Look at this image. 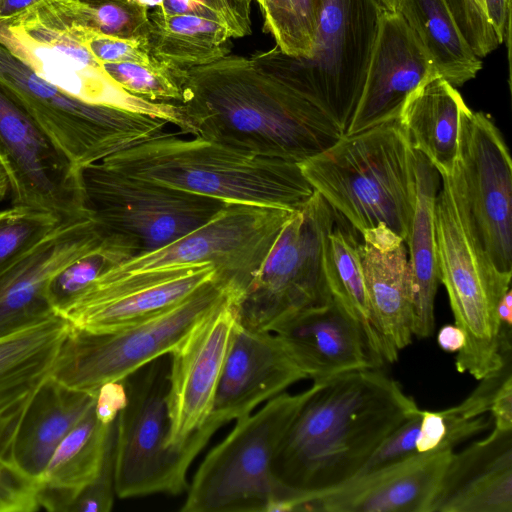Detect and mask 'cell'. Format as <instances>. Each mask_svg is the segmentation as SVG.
<instances>
[{"label":"cell","mask_w":512,"mask_h":512,"mask_svg":"<svg viewBox=\"0 0 512 512\" xmlns=\"http://www.w3.org/2000/svg\"><path fill=\"white\" fill-rule=\"evenodd\" d=\"M314 390L283 392L237 419L198 466L182 512H280L282 490L272 463L299 410Z\"/></svg>","instance_id":"8992f818"},{"label":"cell","mask_w":512,"mask_h":512,"mask_svg":"<svg viewBox=\"0 0 512 512\" xmlns=\"http://www.w3.org/2000/svg\"><path fill=\"white\" fill-rule=\"evenodd\" d=\"M3 3H4V0H0V12H1V9H2Z\"/></svg>","instance_id":"680465c9"},{"label":"cell","mask_w":512,"mask_h":512,"mask_svg":"<svg viewBox=\"0 0 512 512\" xmlns=\"http://www.w3.org/2000/svg\"><path fill=\"white\" fill-rule=\"evenodd\" d=\"M307 379L284 341L274 332L237 322L222 369L211 413L194 437L207 445L224 425Z\"/></svg>","instance_id":"d6986e66"},{"label":"cell","mask_w":512,"mask_h":512,"mask_svg":"<svg viewBox=\"0 0 512 512\" xmlns=\"http://www.w3.org/2000/svg\"><path fill=\"white\" fill-rule=\"evenodd\" d=\"M168 374L167 354L123 379L127 401L115 434V492L121 499L187 490L194 459L166 446Z\"/></svg>","instance_id":"7c38bea8"},{"label":"cell","mask_w":512,"mask_h":512,"mask_svg":"<svg viewBox=\"0 0 512 512\" xmlns=\"http://www.w3.org/2000/svg\"><path fill=\"white\" fill-rule=\"evenodd\" d=\"M458 183L480 255L486 266L510 283L512 276V162L493 121L465 105L459 115Z\"/></svg>","instance_id":"4fadbf2b"},{"label":"cell","mask_w":512,"mask_h":512,"mask_svg":"<svg viewBox=\"0 0 512 512\" xmlns=\"http://www.w3.org/2000/svg\"><path fill=\"white\" fill-rule=\"evenodd\" d=\"M255 1L263 16V30L274 38L276 46L286 55L309 58L313 45L305 35L291 1Z\"/></svg>","instance_id":"74e56055"},{"label":"cell","mask_w":512,"mask_h":512,"mask_svg":"<svg viewBox=\"0 0 512 512\" xmlns=\"http://www.w3.org/2000/svg\"><path fill=\"white\" fill-rule=\"evenodd\" d=\"M272 463L281 512L354 478L381 443L419 412L415 400L379 369L313 383Z\"/></svg>","instance_id":"7a4b0ae2"},{"label":"cell","mask_w":512,"mask_h":512,"mask_svg":"<svg viewBox=\"0 0 512 512\" xmlns=\"http://www.w3.org/2000/svg\"><path fill=\"white\" fill-rule=\"evenodd\" d=\"M465 105L457 88L437 77L408 95L397 118L410 147L422 153L440 176L454 171L459 115Z\"/></svg>","instance_id":"f1b7e54d"},{"label":"cell","mask_w":512,"mask_h":512,"mask_svg":"<svg viewBox=\"0 0 512 512\" xmlns=\"http://www.w3.org/2000/svg\"><path fill=\"white\" fill-rule=\"evenodd\" d=\"M357 234L337 214L334 226L323 241V272L331 297L359 323L373 353L385 364L383 343L366 292Z\"/></svg>","instance_id":"1f68e13d"},{"label":"cell","mask_w":512,"mask_h":512,"mask_svg":"<svg viewBox=\"0 0 512 512\" xmlns=\"http://www.w3.org/2000/svg\"><path fill=\"white\" fill-rule=\"evenodd\" d=\"M385 8L380 0H323L312 53L296 64L313 95L345 133L365 80Z\"/></svg>","instance_id":"2e32d148"},{"label":"cell","mask_w":512,"mask_h":512,"mask_svg":"<svg viewBox=\"0 0 512 512\" xmlns=\"http://www.w3.org/2000/svg\"><path fill=\"white\" fill-rule=\"evenodd\" d=\"M360 255L368 301L386 363L411 344L413 294L407 246L383 224L361 233Z\"/></svg>","instance_id":"cb8c5ba5"},{"label":"cell","mask_w":512,"mask_h":512,"mask_svg":"<svg viewBox=\"0 0 512 512\" xmlns=\"http://www.w3.org/2000/svg\"><path fill=\"white\" fill-rule=\"evenodd\" d=\"M83 22L105 34L143 38L149 24V9L133 0H76Z\"/></svg>","instance_id":"d590c367"},{"label":"cell","mask_w":512,"mask_h":512,"mask_svg":"<svg viewBox=\"0 0 512 512\" xmlns=\"http://www.w3.org/2000/svg\"><path fill=\"white\" fill-rule=\"evenodd\" d=\"M43 0H4L0 18H7L15 15L29 6Z\"/></svg>","instance_id":"816d5d0a"},{"label":"cell","mask_w":512,"mask_h":512,"mask_svg":"<svg viewBox=\"0 0 512 512\" xmlns=\"http://www.w3.org/2000/svg\"><path fill=\"white\" fill-rule=\"evenodd\" d=\"M447 425L441 411L421 410L419 432L416 440L417 453H426L441 449Z\"/></svg>","instance_id":"bcb514c9"},{"label":"cell","mask_w":512,"mask_h":512,"mask_svg":"<svg viewBox=\"0 0 512 512\" xmlns=\"http://www.w3.org/2000/svg\"><path fill=\"white\" fill-rule=\"evenodd\" d=\"M95 397L96 394L71 389L49 377L19 425L12 463L39 481L53 452L92 408Z\"/></svg>","instance_id":"4316f807"},{"label":"cell","mask_w":512,"mask_h":512,"mask_svg":"<svg viewBox=\"0 0 512 512\" xmlns=\"http://www.w3.org/2000/svg\"><path fill=\"white\" fill-rule=\"evenodd\" d=\"M234 289L206 312L170 351L166 446L197 457L188 444L206 423L238 322Z\"/></svg>","instance_id":"e0dca14e"},{"label":"cell","mask_w":512,"mask_h":512,"mask_svg":"<svg viewBox=\"0 0 512 512\" xmlns=\"http://www.w3.org/2000/svg\"><path fill=\"white\" fill-rule=\"evenodd\" d=\"M487 15L502 43L510 37L511 0H485Z\"/></svg>","instance_id":"c3c4849f"},{"label":"cell","mask_w":512,"mask_h":512,"mask_svg":"<svg viewBox=\"0 0 512 512\" xmlns=\"http://www.w3.org/2000/svg\"><path fill=\"white\" fill-rule=\"evenodd\" d=\"M298 166L359 234L383 224L406 241L415 204L413 149L397 119L343 134Z\"/></svg>","instance_id":"277c9868"},{"label":"cell","mask_w":512,"mask_h":512,"mask_svg":"<svg viewBox=\"0 0 512 512\" xmlns=\"http://www.w3.org/2000/svg\"><path fill=\"white\" fill-rule=\"evenodd\" d=\"M10 190L8 176L0 163V199H3Z\"/></svg>","instance_id":"db71d44e"},{"label":"cell","mask_w":512,"mask_h":512,"mask_svg":"<svg viewBox=\"0 0 512 512\" xmlns=\"http://www.w3.org/2000/svg\"><path fill=\"white\" fill-rule=\"evenodd\" d=\"M218 278L216 268L206 263L102 274L60 316L77 329L113 332L154 316Z\"/></svg>","instance_id":"ac0fdd59"},{"label":"cell","mask_w":512,"mask_h":512,"mask_svg":"<svg viewBox=\"0 0 512 512\" xmlns=\"http://www.w3.org/2000/svg\"><path fill=\"white\" fill-rule=\"evenodd\" d=\"M101 162L127 175L225 204L295 210L314 193L298 164L166 130Z\"/></svg>","instance_id":"3957f363"},{"label":"cell","mask_w":512,"mask_h":512,"mask_svg":"<svg viewBox=\"0 0 512 512\" xmlns=\"http://www.w3.org/2000/svg\"><path fill=\"white\" fill-rule=\"evenodd\" d=\"M337 214L314 190L294 210L237 302L240 325L273 330L295 314L332 297L323 272V241Z\"/></svg>","instance_id":"30bf717a"},{"label":"cell","mask_w":512,"mask_h":512,"mask_svg":"<svg viewBox=\"0 0 512 512\" xmlns=\"http://www.w3.org/2000/svg\"><path fill=\"white\" fill-rule=\"evenodd\" d=\"M494 427L512 429V377L499 389L490 410Z\"/></svg>","instance_id":"7dc6e473"},{"label":"cell","mask_w":512,"mask_h":512,"mask_svg":"<svg viewBox=\"0 0 512 512\" xmlns=\"http://www.w3.org/2000/svg\"><path fill=\"white\" fill-rule=\"evenodd\" d=\"M38 487V480L0 458V512L37 511L40 508Z\"/></svg>","instance_id":"b9f144b4"},{"label":"cell","mask_w":512,"mask_h":512,"mask_svg":"<svg viewBox=\"0 0 512 512\" xmlns=\"http://www.w3.org/2000/svg\"><path fill=\"white\" fill-rule=\"evenodd\" d=\"M231 38L227 27L217 18L156 8L149 11L143 40L158 68L176 75L229 55Z\"/></svg>","instance_id":"4dcf8cb0"},{"label":"cell","mask_w":512,"mask_h":512,"mask_svg":"<svg viewBox=\"0 0 512 512\" xmlns=\"http://www.w3.org/2000/svg\"><path fill=\"white\" fill-rule=\"evenodd\" d=\"M454 450L417 453L304 501L299 511L430 512Z\"/></svg>","instance_id":"7402d4cb"},{"label":"cell","mask_w":512,"mask_h":512,"mask_svg":"<svg viewBox=\"0 0 512 512\" xmlns=\"http://www.w3.org/2000/svg\"><path fill=\"white\" fill-rule=\"evenodd\" d=\"M76 0H43L0 18V44L44 81L84 102L161 118L180 130L179 105L154 103L119 86L80 36Z\"/></svg>","instance_id":"5b68a950"},{"label":"cell","mask_w":512,"mask_h":512,"mask_svg":"<svg viewBox=\"0 0 512 512\" xmlns=\"http://www.w3.org/2000/svg\"><path fill=\"white\" fill-rule=\"evenodd\" d=\"M273 332L313 383L383 365L362 327L333 298L295 314Z\"/></svg>","instance_id":"603a6c76"},{"label":"cell","mask_w":512,"mask_h":512,"mask_svg":"<svg viewBox=\"0 0 512 512\" xmlns=\"http://www.w3.org/2000/svg\"><path fill=\"white\" fill-rule=\"evenodd\" d=\"M106 73L128 93L154 103L178 105L183 91L180 81L169 72L133 62L102 64Z\"/></svg>","instance_id":"8d00e7d4"},{"label":"cell","mask_w":512,"mask_h":512,"mask_svg":"<svg viewBox=\"0 0 512 512\" xmlns=\"http://www.w3.org/2000/svg\"><path fill=\"white\" fill-rule=\"evenodd\" d=\"M69 323L60 315L0 338V458L12 463L13 442L33 398L51 377Z\"/></svg>","instance_id":"d4e9b609"},{"label":"cell","mask_w":512,"mask_h":512,"mask_svg":"<svg viewBox=\"0 0 512 512\" xmlns=\"http://www.w3.org/2000/svg\"><path fill=\"white\" fill-rule=\"evenodd\" d=\"M430 512H512V429L451 454Z\"/></svg>","instance_id":"484cf974"},{"label":"cell","mask_w":512,"mask_h":512,"mask_svg":"<svg viewBox=\"0 0 512 512\" xmlns=\"http://www.w3.org/2000/svg\"><path fill=\"white\" fill-rule=\"evenodd\" d=\"M0 163L14 205L46 210L63 221L90 218L79 168L2 82Z\"/></svg>","instance_id":"9a60e30c"},{"label":"cell","mask_w":512,"mask_h":512,"mask_svg":"<svg viewBox=\"0 0 512 512\" xmlns=\"http://www.w3.org/2000/svg\"><path fill=\"white\" fill-rule=\"evenodd\" d=\"M252 0H204L209 10L227 27L232 38L252 34Z\"/></svg>","instance_id":"ee69618b"},{"label":"cell","mask_w":512,"mask_h":512,"mask_svg":"<svg viewBox=\"0 0 512 512\" xmlns=\"http://www.w3.org/2000/svg\"><path fill=\"white\" fill-rule=\"evenodd\" d=\"M398 11L441 78L457 88L476 77L482 61L461 35L446 0H401Z\"/></svg>","instance_id":"d6a6232c"},{"label":"cell","mask_w":512,"mask_h":512,"mask_svg":"<svg viewBox=\"0 0 512 512\" xmlns=\"http://www.w3.org/2000/svg\"><path fill=\"white\" fill-rule=\"evenodd\" d=\"M420 420L421 409L381 443L356 476L385 468L417 454Z\"/></svg>","instance_id":"7bdbcfd3"},{"label":"cell","mask_w":512,"mask_h":512,"mask_svg":"<svg viewBox=\"0 0 512 512\" xmlns=\"http://www.w3.org/2000/svg\"><path fill=\"white\" fill-rule=\"evenodd\" d=\"M415 204L405 244L411 272L413 294L412 333L428 338L435 328V297L439 285L434 206L439 188V173L430 161L413 149Z\"/></svg>","instance_id":"83f0119b"},{"label":"cell","mask_w":512,"mask_h":512,"mask_svg":"<svg viewBox=\"0 0 512 512\" xmlns=\"http://www.w3.org/2000/svg\"><path fill=\"white\" fill-rule=\"evenodd\" d=\"M465 334L456 324L443 325L437 333L439 347L448 353L458 352L465 344Z\"/></svg>","instance_id":"f907efd6"},{"label":"cell","mask_w":512,"mask_h":512,"mask_svg":"<svg viewBox=\"0 0 512 512\" xmlns=\"http://www.w3.org/2000/svg\"><path fill=\"white\" fill-rule=\"evenodd\" d=\"M79 174L84 204L98 231L134 257L180 239L228 205L127 175L101 161L79 168Z\"/></svg>","instance_id":"ba28073f"},{"label":"cell","mask_w":512,"mask_h":512,"mask_svg":"<svg viewBox=\"0 0 512 512\" xmlns=\"http://www.w3.org/2000/svg\"><path fill=\"white\" fill-rule=\"evenodd\" d=\"M437 77L434 62L400 12L384 9L362 91L344 134L397 119L408 95Z\"/></svg>","instance_id":"ffe728a7"},{"label":"cell","mask_w":512,"mask_h":512,"mask_svg":"<svg viewBox=\"0 0 512 512\" xmlns=\"http://www.w3.org/2000/svg\"><path fill=\"white\" fill-rule=\"evenodd\" d=\"M486 13V4H485V0H474Z\"/></svg>","instance_id":"6f0895ef"},{"label":"cell","mask_w":512,"mask_h":512,"mask_svg":"<svg viewBox=\"0 0 512 512\" xmlns=\"http://www.w3.org/2000/svg\"><path fill=\"white\" fill-rule=\"evenodd\" d=\"M62 222L52 212L29 206L13 205L0 211V272L38 245Z\"/></svg>","instance_id":"e575fe53"},{"label":"cell","mask_w":512,"mask_h":512,"mask_svg":"<svg viewBox=\"0 0 512 512\" xmlns=\"http://www.w3.org/2000/svg\"><path fill=\"white\" fill-rule=\"evenodd\" d=\"M0 82L78 168L137 146L169 124L161 118L79 100L41 79L1 44Z\"/></svg>","instance_id":"8fae6325"},{"label":"cell","mask_w":512,"mask_h":512,"mask_svg":"<svg viewBox=\"0 0 512 512\" xmlns=\"http://www.w3.org/2000/svg\"><path fill=\"white\" fill-rule=\"evenodd\" d=\"M103 240L91 218L63 221L0 272V338L56 316L47 297L50 279L69 261Z\"/></svg>","instance_id":"44dd1931"},{"label":"cell","mask_w":512,"mask_h":512,"mask_svg":"<svg viewBox=\"0 0 512 512\" xmlns=\"http://www.w3.org/2000/svg\"><path fill=\"white\" fill-rule=\"evenodd\" d=\"M498 317L502 324L512 326V291L509 288L498 304Z\"/></svg>","instance_id":"f5cc1de1"},{"label":"cell","mask_w":512,"mask_h":512,"mask_svg":"<svg viewBox=\"0 0 512 512\" xmlns=\"http://www.w3.org/2000/svg\"><path fill=\"white\" fill-rule=\"evenodd\" d=\"M80 36L84 46L101 64L133 62L161 70L151 58L143 38H122L105 34L86 25L83 20Z\"/></svg>","instance_id":"f35d334b"},{"label":"cell","mask_w":512,"mask_h":512,"mask_svg":"<svg viewBox=\"0 0 512 512\" xmlns=\"http://www.w3.org/2000/svg\"><path fill=\"white\" fill-rule=\"evenodd\" d=\"M126 401L127 394L123 380L103 384L95 397L94 411L97 419L105 425L112 424L116 421Z\"/></svg>","instance_id":"f6af8a7d"},{"label":"cell","mask_w":512,"mask_h":512,"mask_svg":"<svg viewBox=\"0 0 512 512\" xmlns=\"http://www.w3.org/2000/svg\"><path fill=\"white\" fill-rule=\"evenodd\" d=\"M132 257L122 245L104 239L69 261L52 276L47 287V297L56 314L63 313L100 275Z\"/></svg>","instance_id":"836d02e7"},{"label":"cell","mask_w":512,"mask_h":512,"mask_svg":"<svg viewBox=\"0 0 512 512\" xmlns=\"http://www.w3.org/2000/svg\"><path fill=\"white\" fill-rule=\"evenodd\" d=\"M296 210V209H295ZM294 210L228 204L208 222L155 251L135 256L103 274L118 276L185 264H211L242 293Z\"/></svg>","instance_id":"5bb4252c"},{"label":"cell","mask_w":512,"mask_h":512,"mask_svg":"<svg viewBox=\"0 0 512 512\" xmlns=\"http://www.w3.org/2000/svg\"><path fill=\"white\" fill-rule=\"evenodd\" d=\"M383 7L390 11H398L401 0H380Z\"/></svg>","instance_id":"9f6ffc18"},{"label":"cell","mask_w":512,"mask_h":512,"mask_svg":"<svg viewBox=\"0 0 512 512\" xmlns=\"http://www.w3.org/2000/svg\"><path fill=\"white\" fill-rule=\"evenodd\" d=\"M115 431L109 441L98 476L70 502L66 512H109L115 492Z\"/></svg>","instance_id":"60d3db41"},{"label":"cell","mask_w":512,"mask_h":512,"mask_svg":"<svg viewBox=\"0 0 512 512\" xmlns=\"http://www.w3.org/2000/svg\"><path fill=\"white\" fill-rule=\"evenodd\" d=\"M115 426L116 421L101 423L92 406L49 459L39 480L40 508L66 512L74 497L100 473Z\"/></svg>","instance_id":"f546056e"},{"label":"cell","mask_w":512,"mask_h":512,"mask_svg":"<svg viewBox=\"0 0 512 512\" xmlns=\"http://www.w3.org/2000/svg\"><path fill=\"white\" fill-rule=\"evenodd\" d=\"M299 19L300 25L313 45L316 22L323 0H290ZM313 48V47H312Z\"/></svg>","instance_id":"681fc988"},{"label":"cell","mask_w":512,"mask_h":512,"mask_svg":"<svg viewBox=\"0 0 512 512\" xmlns=\"http://www.w3.org/2000/svg\"><path fill=\"white\" fill-rule=\"evenodd\" d=\"M238 289L222 278L208 282L171 307L135 325L93 333L69 325L51 377L78 391L96 394L105 383L123 380L170 353L194 323Z\"/></svg>","instance_id":"9c48e42d"},{"label":"cell","mask_w":512,"mask_h":512,"mask_svg":"<svg viewBox=\"0 0 512 512\" xmlns=\"http://www.w3.org/2000/svg\"><path fill=\"white\" fill-rule=\"evenodd\" d=\"M137 4L147 8V9H156L163 8L165 0H133Z\"/></svg>","instance_id":"11a10c76"},{"label":"cell","mask_w":512,"mask_h":512,"mask_svg":"<svg viewBox=\"0 0 512 512\" xmlns=\"http://www.w3.org/2000/svg\"><path fill=\"white\" fill-rule=\"evenodd\" d=\"M441 177L434 206L439 280L448 294L454 324L466 338L457 352L455 368L480 380L503 363L502 323L497 310L510 283L484 263L454 173Z\"/></svg>","instance_id":"52a82bcc"},{"label":"cell","mask_w":512,"mask_h":512,"mask_svg":"<svg viewBox=\"0 0 512 512\" xmlns=\"http://www.w3.org/2000/svg\"><path fill=\"white\" fill-rule=\"evenodd\" d=\"M183 98L180 133L255 155L300 164L344 134L277 46L229 54L176 74Z\"/></svg>","instance_id":"6da1fadb"},{"label":"cell","mask_w":512,"mask_h":512,"mask_svg":"<svg viewBox=\"0 0 512 512\" xmlns=\"http://www.w3.org/2000/svg\"><path fill=\"white\" fill-rule=\"evenodd\" d=\"M464 40L478 58L492 53L501 44L487 13L474 0H446Z\"/></svg>","instance_id":"ab89813d"}]
</instances>
